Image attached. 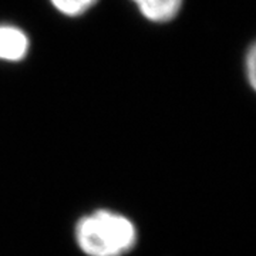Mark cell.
<instances>
[{
	"label": "cell",
	"mask_w": 256,
	"mask_h": 256,
	"mask_svg": "<svg viewBox=\"0 0 256 256\" xmlns=\"http://www.w3.org/2000/svg\"><path fill=\"white\" fill-rule=\"evenodd\" d=\"M28 38L18 28L0 26V60L20 62L28 54Z\"/></svg>",
	"instance_id": "obj_2"
},
{
	"label": "cell",
	"mask_w": 256,
	"mask_h": 256,
	"mask_svg": "<svg viewBox=\"0 0 256 256\" xmlns=\"http://www.w3.org/2000/svg\"><path fill=\"white\" fill-rule=\"evenodd\" d=\"M256 52L255 47H252L249 50V54L246 57L248 62V77H249V82H250V86L255 87V76H256V70H255V64H256Z\"/></svg>",
	"instance_id": "obj_5"
},
{
	"label": "cell",
	"mask_w": 256,
	"mask_h": 256,
	"mask_svg": "<svg viewBox=\"0 0 256 256\" xmlns=\"http://www.w3.org/2000/svg\"><path fill=\"white\" fill-rule=\"evenodd\" d=\"M140 12L151 22L164 23L174 18L181 9L182 0H132Z\"/></svg>",
	"instance_id": "obj_3"
},
{
	"label": "cell",
	"mask_w": 256,
	"mask_h": 256,
	"mask_svg": "<svg viewBox=\"0 0 256 256\" xmlns=\"http://www.w3.org/2000/svg\"><path fill=\"white\" fill-rule=\"evenodd\" d=\"M56 9L66 16H80L86 13L97 0H50Z\"/></svg>",
	"instance_id": "obj_4"
},
{
	"label": "cell",
	"mask_w": 256,
	"mask_h": 256,
	"mask_svg": "<svg viewBox=\"0 0 256 256\" xmlns=\"http://www.w3.org/2000/svg\"><path fill=\"white\" fill-rule=\"evenodd\" d=\"M76 246L84 256H126L138 244V228L128 215L97 208L76 220Z\"/></svg>",
	"instance_id": "obj_1"
}]
</instances>
